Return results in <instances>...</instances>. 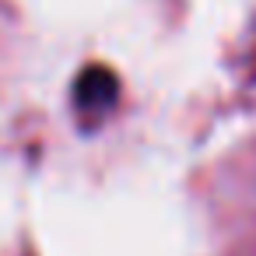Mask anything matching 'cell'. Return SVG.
I'll return each mask as SVG.
<instances>
[{"instance_id":"cell-1","label":"cell","mask_w":256,"mask_h":256,"mask_svg":"<svg viewBox=\"0 0 256 256\" xmlns=\"http://www.w3.org/2000/svg\"><path fill=\"white\" fill-rule=\"evenodd\" d=\"M74 102L84 116H95V112H106L112 102H116V74L106 70V67H88L81 70L78 78V88H74Z\"/></svg>"}]
</instances>
